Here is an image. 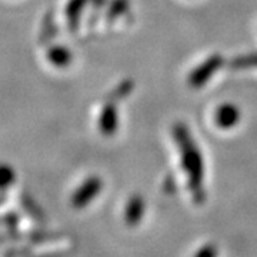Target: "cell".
<instances>
[{
	"mask_svg": "<svg viewBox=\"0 0 257 257\" xmlns=\"http://www.w3.org/2000/svg\"><path fill=\"white\" fill-rule=\"evenodd\" d=\"M49 60L55 66H59V67H64L67 64L72 62V53L64 49V47H53L50 52H49Z\"/></svg>",
	"mask_w": 257,
	"mask_h": 257,
	"instance_id": "8992f818",
	"label": "cell"
},
{
	"mask_svg": "<svg viewBox=\"0 0 257 257\" xmlns=\"http://www.w3.org/2000/svg\"><path fill=\"white\" fill-rule=\"evenodd\" d=\"M240 120V111L234 104H223L220 106L216 114H214V121L220 128H231L237 124Z\"/></svg>",
	"mask_w": 257,
	"mask_h": 257,
	"instance_id": "277c9868",
	"label": "cell"
},
{
	"mask_svg": "<svg viewBox=\"0 0 257 257\" xmlns=\"http://www.w3.org/2000/svg\"><path fill=\"white\" fill-rule=\"evenodd\" d=\"M117 126H119L117 109L114 106V101H109L101 109L100 117H99V128H100L101 133H104L106 136H110L113 133H116Z\"/></svg>",
	"mask_w": 257,
	"mask_h": 257,
	"instance_id": "3957f363",
	"label": "cell"
},
{
	"mask_svg": "<svg viewBox=\"0 0 257 257\" xmlns=\"http://www.w3.org/2000/svg\"><path fill=\"white\" fill-rule=\"evenodd\" d=\"M223 64V57L219 55H214L209 57L206 62H203L200 66H197L192 73L189 74V84L192 87H202L203 84L209 82L213 74L216 73Z\"/></svg>",
	"mask_w": 257,
	"mask_h": 257,
	"instance_id": "7a4b0ae2",
	"label": "cell"
},
{
	"mask_svg": "<svg viewBox=\"0 0 257 257\" xmlns=\"http://www.w3.org/2000/svg\"><path fill=\"white\" fill-rule=\"evenodd\" d=\"M128 9V0H114L109 8L107 12V18L113 20V19H117L121 16L126 10Z\"/></svg>",
	"mask_w": 257,
	"mask_h": 257,
	"instance_id": "9c48e42d",
	"label": "cell"
},
{
	"mask_svg": "<svg viewBox=\"0 0 257 257\" xmlns=\"http://www.w3.org/2000/svg\"><path fill=\"white\" fill-rule=\"evenodd\" d=\"M173 135H175L176 143L180 149L183 166L189 173L190 182L193 186H199L203 176V159L197 149V145L193 142L190 132L182 123H177L173 127Z\"/></svg>",
	"mask_w": 257,
	"mask_h": 257,
	"instance_id": "6da1fadb",
	"label": "cell"
},
{
	"mask_svg": "<svg viewBox=\"0 0 257 257\" xmlns=\"http://www.w3.org/2000/svg\"><path fill=\"white\" fill-rule=\"evenodd\" d=\"M253 66H257V53L241 56V57H237V59H234V60L231 62V67H233L234 70L247 69V67H253Z\"/></svg>",
	"mask_w": 257,
	"mask_h": 257,
	"instance_id": "ba28073f",
	"label": "cell"
},
{
	"mask_svg": "<svg viewBox=\"0 0 257 257\" xmlns=\"http://www.w3.org/2000/svg\"><path fill=\"white\" fill-rule=\"evenodd\" d=\"M86 3H87V0H70V3L67 5V8H66V16L70 19V22L73 25L76 23L77 16L82 13V10L86 6Z\"/></svg>",
	"mask_w": 257,
	"mask_h": 257,
	"instance_id": "52a82bcc",
	"label": "cell"
},
{
	"mask_svg": "<svg viewBox=\"0 0 257 257\" xmlns=\"http://www.w3.org/2000/svg\"><path fill=\"white\" fill-rule=\"evenodd\" d=\"M15 173L9 166L0 165V189H6L8 186L13 183Z\"/></svg>",
	"mask_w": 257,
	"mask_h": 257,
	"instance_id": "8fae6325",
	"label": "cell"
},
{
	"mask_svg": "<svg viewBox=\"0 0 257 257\" xmlns=\"http://www.w3.org/2000/svg\"><path fill=\"white\" fill-rule=\"evenodd\" d=\"M99 189H100V180L97 177H92V179L86 180L84 184L74 194L73 203L77 207H80L84 203L89 202L93 196L99 192Z\"/></svg>",
	"mask_w": 257,
	"mask_h": 257,
	"instance_id": "5b68a950",
	"label": "cell"
},
{
	"mask_svg": "<svg viewBox=\"0 0 257 257\" xmlns=\"http://www.w3.org/2000/svg\"><path fill=\"white\" fill-rule=\"evenodd\" d=\"M132 89H133V82L132 80H124L123 83H120L119 86L113 90V93L110 94L111 100L110 101H116L119 100V99H123V97H126L127 94H130L132 92Z\"/></svg>",
	"mask_w": 257,
	"mask_h": 257,
	"instance_id": "30bf717a",
	"label": "cell"
}]
</instances>
